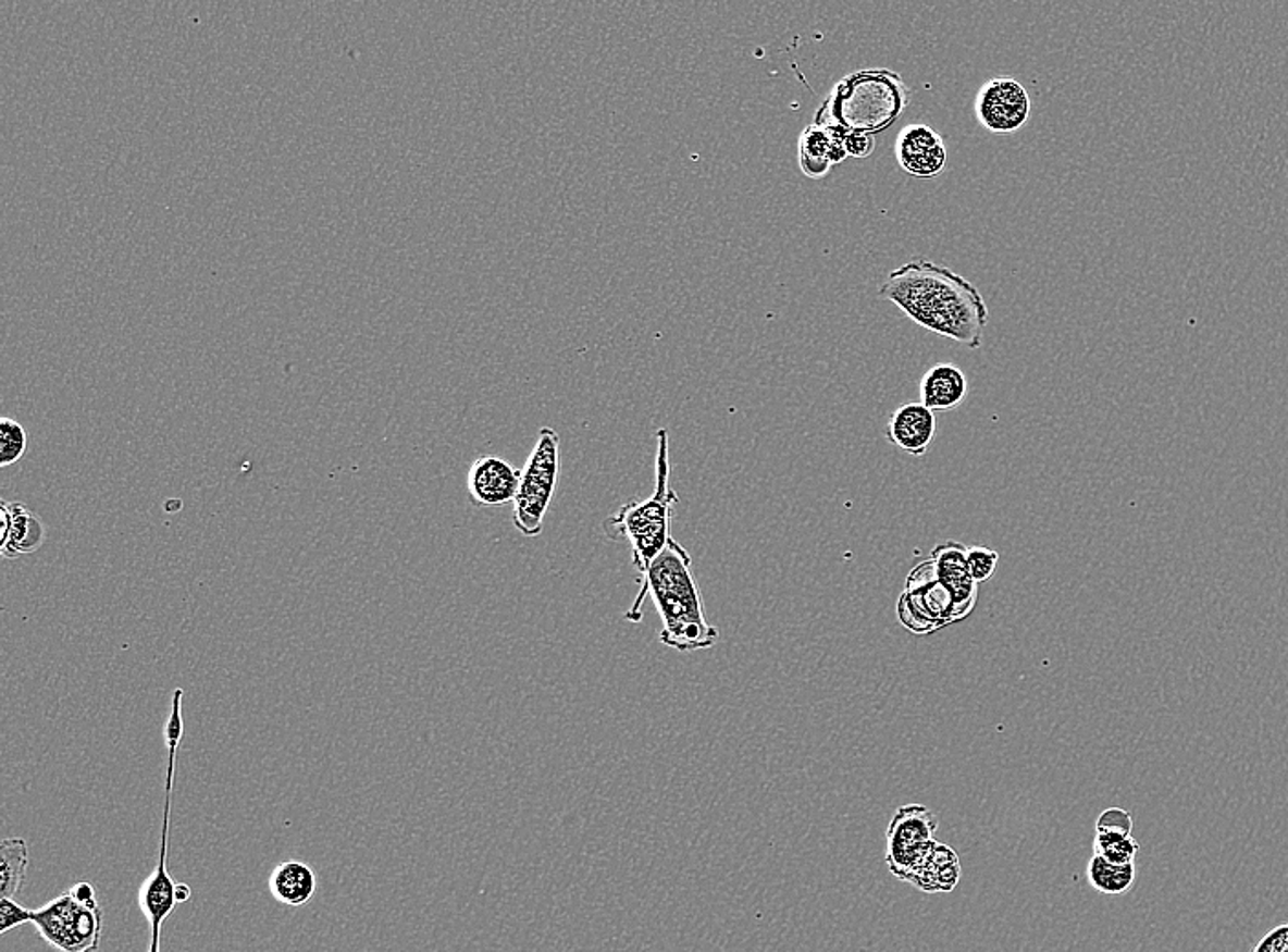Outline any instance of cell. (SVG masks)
Returning a JSON list of instances; mask_svg holds the SVG:
<instances>
[{"mask_svg": "<svg viewBox=\"0 0 1288 952\" xmlns=\"http://www.w3.org/2000/svg\"><path fill=\"white\" fill-rule=\"evenodd\" d=\"M914 323L978 350L990 312L976 284L946 265L915 259L893 270L879 288Z\"/></svg>", "mask_w": 1288, "mask_h": 952, "instance_id": "1", "label": "cell"}, {"mask_svg": "<svg viewBox=\"0 0 1288 952\" xmlns=\"http://www.w3.org/2000/svg\"><path fill=\"white\" fill-rule=\"evenodd\" d=\"M643 578V586L624 616L627 621L639 623L643 619L644 601L651 597L662 621L659 632L662 645L678 653H694L714 646L719 638L718 629L708 623L705 616L691 554L676 539L652 562Z\"/></svg>", "mask_w": 1288, "mask_h": 952, "instance_id": "2", "label": "cell"}, {"mask_svg": "<svg viewBox=\"0 0 1288 952\" xmlns=\"http://www.w3.org/2000/svg\"><path fill=\"white\" fill-rule=\"evenodd\" d=\"M938 817L922 804L899 808L886 830V863L895 878L926 894H949L959 863L957 854L936 839Z\"/></svg>", "mask_w": 1288, "mask_h": 952, "instance_id": "3", "label": "cell"}, {"mask_svg": "<svg viewBox=\"0 0 1288 952\" xmlns=\"http://www.w3.org/2000/svg\"><path fill=\"white\" fill-rule=\"evenodd\" d=\"M930 566L936 586L922 576L919 568H915L909 578L917 579V584L908 581V589L901 595L899 603V618L903 623L914 618L909 625L912 632H930L955 619H963L970 614L978 586L974 581L968 565H966V548L957 543L941 544L933 549L932 559L926 560Z\"/></svg>", "mask_w": 1288, "mask_h": 952, "instance_id": "4", "label": "cell"}, {"mask_svg": "<svg viewBox=\"0 0 1288 952\" xmlns=\"http://www.w3.org/2000/svg\"><path fill=\"white\" fill-rule=\"evenodd\" d=\"M909 103L906 83L892 70H863L834 85L815 114V125L840 133H882Z\"/></svg>", "mask_w": 1288, "mask_h": 952, "instance_id": "5", "label": "cell"}, {"mask_svg": "<svg viewBox=\"0 0 1288 952\" xmlns=\"http://www.w3.org/2000/svg\"><path fill=\"white\" fill-rule=\"evenodd\" d=\"M678 500V493L670 485L668 431L659 429L654 495L644 500H630L604 522V531L611 541H628L633 565L643 576L673 539L670 526Z\"/></svg>", "mask_w": 1288, "mask_h": 952, "instance_id": "6", "label": "cell"}, {"mask_svg": "<svg viewBox=\"0 0 1288 952\" xmlns=\"http://www.w3.org/2000/svg\"><path fill=\"white\" fill-rule=\"evenodd\" d=\"M184 689H176L171 700V715L165 724V742L169 747L168 782H165V809L161 825L160 855L154 870L150 871L138 892L139 911L150 927L147 952H161V927L178 905V885L174 883L168 868L169 841H171V803H173L176 755L184 739V716H182Z\"/></svg>", "mask_w": 1288, "mask_h": 952, "instance_id": "7", "label": "cell"}, {"mask_svg": "<svg viewBox=\"0 0 1288 952\" xmlns=\"http://www.w3.org/2000/svg\"><path fill=\"white\" fill-rule=\"evenodd\" d=\"M29 924L55 951L96 952L103 936V908L92 885L79 881L32 911Z\"/></svg>", "mask_w": 1288, "mask_h": 952, "instance_id": "8", "label": "cell"}, {"mask_svg": "<svg viewBox=\"0 0 1288 952\" xmlns=\"http://www.w3.org/2000/svg\"><path fill=\"white\" fill-rule=\"evenodd\" d=\"M560 474V436L552 428L538 431L535 447L528 462L520 469L512 524L523 537H538L544 530V519L552 506Z\"/></svg>", "mask_w": 1288, "mask_h": 952, "instance_id": "9", "label": "cell"}, {"mask_svg": "<svg viewBox=\"0 0 1288 952\" xmlns=\"http://www.w3.org/2000/svg\"><path fill=\"white\" fill-rule=\"evenodd\" d=\"M974 112L989 133L1014 134L1029 120V94L1013 77H995L979 88Z\"/></svg>", "mask_w": 1288, "mask_h": 952, "instance_id": "10", "label": "cell"}, {"mask_svg": "<svg viewBox=\"0 0 1288 952\" xmlns=\"http://www.w3.org/2000/svg\"><path fill=\"white\" fill-rule=\"evenodd\" d=\"M895 158L915 178L932 180L946 168V145L936 128L912 123L897 134Z\"/></svg>", "mask_w": 1288, "mask_h": 952, "instance_id": "11", "label": "cell"}, {"mask_svg": "<svg viewBox=\"0 0 1288 952\" xmlns=\"http://www.w3.org/2000/svg\"><path fill=\"white\" fill-rule=\"evenodd\" d=\"M520 484V469L498 456H480L471 463L467 491L474 506L495 508L515 503Z\"/></svg>", "mask_w": 1288, "mask_h": 952, "instance_id": "12", "label": "cell"}, {"mask_svg": "<svg viewBox=\"0 0 1288 952\" xmlns=\"http://www.w3.org/2000/svg\"><path fill=\"white\" fill-rule=\"evenodd\" d=\"M936 431H938L936 412L926 409L920 401H912V404L901 405L893 410L886 436L890 440V444L903 449L904 453L922 456L926 455V450L930 449V445L936 438Z\"/></svg>", "mask_w": 1288, "mask_h": 952, "instance_id": "13", "label": "cell"}, {"mask_svg": "<svg viewBox=\"0 0 1288 952\" xmlns=\"http://www.w3.org/2000/svg\"><path fill=\"white\" fill-rule=\"evenodd\" d=\"M1097 836H1094V854L1115 865L1135 863L1139 854L1140 844L1134 833V817L1122 808L1105 809L1097 820Z\"/></svg>", "mask_w": 1288, "mask_h": 952, "instance_id": "14", "label": "cell"}, {"mask_svg": "<svg viewBox=\"0 0 1288 952\" xmlns=\"http://www.w3.org/2000/svg\"><path fill=\"white\" fill-rule=\"evenodd\" d=\"M847 158L842 134L834 128L807 125L798 139V163L802 173L809 178L820 180L829 169Z\"/></svg>", "mask_w": 1288, "mask_h": 952, "instance_id": "15", "label": "cell"}, {"mask_svg": "<svg viewBox=\"0 0 1288 952\" xmlns=\"http://www.w3.org/2000/svg\"><path fill=\"white\" fill-rule=\"evenodd\" d=\"M919 394L920 404L932 412L954 410L965 401L968 380L957 364H933L920 378Z\"/></svg>", "mask_w": 1288, "mask_h": 952, "instance_id": "16", "label": "cell"}, {"mask_svg": "<svg viewBox=\"0 0 1288 952\" xmlns=\"http://www.w3.org/2000/svg\"><path fill=\"white\" fill-rule=\"evenodd\" d=\"M2 506L10 515V531L4 543H0V552L7 559H18L21 555L35 554L45 544L47 528L42 520L29 511L24 504L2 500Z\"/></svg>", "mask_w": 1288, "mask_h": 952, "instance_id": "17", "label": "cell"}, {"mask_svg": "<svg viewBox=\"0 0 1288 952\" xmlns=\"http://www.w3.org/2000/svg\"><path fill=\"white\" fill-rule=\"evenodd\" d=\"M273 900L281 905L299 908L311 901L317 890V878L313 870L300 861H286L276 865L268 881Z\"/></svg>", "mask_w": 1288, "mask_h": 952, "instance_id": "18", "label": "cell"}, {"mask_svg": "<svg viewBox=\"0 0 1288 952\" xmlns=\"http://www.w3.org/2000/svg\"><path fill=\"white\" fill-rule=\"evenodd\" d=\"M29 849L23 837H7L0 843V900H15L28 871Z\"/></svg>", "mask_w": 1288, "mask_h": 952, "instance_id": "19", "label": "cell"}, {"mask_svg": "<svg viewBox=\"0 0 1288 952\" xmlns=\"http://www.w3.org/2000/svg\"><path fill=\"white\" fill-rule=\"evenodd\" d=\"M1135 878H1137L1135 863L1115 865V863L1104 860L1102 855L1094 854L1087 865V881L1094 890H1099L1100 894H1126L1134 889Z\"/></svg>", "mask_w": 1288, "mask_h": 952, "instance_id": "20", "label": "cell"}, {"mask_svg": "<svg viewBox=\"0 0 1288 952\" xmlns=\"http://www.w3.org/2000/svg\"><path fill=\"white\" fill-rule=\"evenodd\" d=\"M28 436L23 425L13 418L0 420V468L7 469L23 458Z\"/></svg>", "mask_w": 1288, "mask_h": 952, "instance_id": "21", "label": "cell"}, {"mask_svg": "<svg viewBox=\"0 0 1288 952\" xmlns=\"http://www.w3.org/2000/svg\"><path fill=\"white\" fill-rule=\"evenodd\" d=\"M998 560H1000V554L994 549L984 548V546L966 548V565H968V571L976 583H984L994 576Z\"/></svg>", "mask_w": 1288, "mask_h": 952, "instance_id": "22", "label": "cell"}, {"mask_svg": "<svg viewBox=\"0 0 1288 952\" xmlns=\"http://www.w3.org/2000/svg\"><path fill=\"white\" fill-rule=\"evenodd\" d=\"M32 919V911L18 905L15 900H0V932L7 935L8 930L17 929L21 925L29 924Z\"/></svg>", "mask_w": 1288, "mask_h": 952, "instance_id": "23", "label": "cell"}, {"mask_svg": "<svg viewBox=\"0 0 1288 952\" xmlns=\"http://www.w3.org/2000/svg\"><path fill=\"white\" fill-rule=\"evenodd\" d=\"M839 133H840V131H839ZM840 134H842V144H844V149H845V152H847V157H853V158H858V160H864V158H868V157H871V154H874L875 145H877V144H875V136H869V134H858V133H840Z\"/></svg>", "mask_w": 1288, "mask_h": 952, "instance_id": "24", "label": "cell"}, {"mask_svg": "<svg viewBox=\"0 0 1288 952\" xmlns=\"http://www.w3.org/2000/svg\"><path fill=\"white\" fill-rule=\"evenodd\" d=\"M1288 947V924L1277 925L1268 935L1261 938L1252 952H1285Z\"/></svg>", "mask_w": 1288, "mask_h": 952, "instance_id": "25", "label": "cell"}]
</instances>
